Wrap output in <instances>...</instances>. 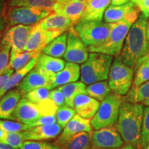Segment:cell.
<instances>
[{"label": "cell", "instance_id": "6da1fadb", "mask_svg": "<svg viewBox=\"0 0 149 149\" xmlns=\"http://www.w3.org/2000/svg\"><path fill=\"white\" fill-rule=\"evenodd\" d=\"M147 19L143 13L139 16L130 27L121 51L120 56L124 64L133 68L149 52Z\"/></svg>", "mask_w": 149, "mask_h": 149}, {"label": "cell", "instance_id": "7a4b0ae2", "mask_svg": "<svg viewBox=\"0 0 149 149\" xmlns=\"http://www.w3.org/2000/svg\"><path fill=\"white\" fill-rule=\"evenodd\" d=\"M144 108L141 103L124 100L120 110L115 127L126 144L138 148Z\"/></svg>", "mask_w": 149, "mask_h": 149}, {"label": "cell", "instance_id": "3957f363", "mask_svg": "<svg viewBox=\"0 0 149 149\" xmlns=\"http://www.w3.org/2000/svg\"><path fill=\"white\" fill-rule=\"evenodd\" d=\"M113 56L90 53L88 58L81 66L80 79L85 84L104 81L109 78Z\"/></svg>", "mask_w": 149, "mask_h": 149}, {"label": "cell", "instance_id": "277c9868", "mask_svg": "<svg viewBox=\"0 0 149 149\" xmlns=\"http://www.w3.org/2000/svg\"><path fill=\"white\" fill-rule=\"evenodd\" d=\"M125 97L115 93H111L102 100L98 111L91 119V124L94 129L114 126L118 119L121 106Z\"/></svg>", "mask_w": 149, "mask_h": 149}, {"label": "cell", "instance_id": "5b68a950", "mask_svg": "<svg viewBox=\"0 0 149 149\" xmlns=\"http://www.w3.org/2000/svg\"><path fill=\"white\" fill-rule=\"evenodd\" d=\"M133 24L126 21L113 23L111 33L103 43L88 47L90 53H100L112 56L120 55L128 31Z\"/></svg>", "mask_w": 149, "mask_h": 149}, {"label": "cell", "instance_id": "8992f818", "mask_svg": "<svg viewBox=\"0 0 149 149\" xmlns=\"http://www.w3.org/2000/svg\"><path fill=\"white\" fill-rule=\"evenodd\" d=\"M113 24L102 21H79L73 29L87 47L103 43L111 33Z\"/></svg>", "mask_w": 149, "mask_h": 149}, {"label": "cell", "instance_id": "52a82bcc", "mask_svg": "<svg viewBox=\"0 0 149 149\" xmlns=\"http://www.w3.org/2000/svg\"><path fill=\"white\" fill-rule=\"evenodd\" d=\"M134 71L122 60L120 55L112 62L109 74V85L113 93L121 95L127 94L133 86Z\"/></svg>", "mask_w": 149, "mask_h": 149}, {"label": "cell", "instance_id": "ba28073f", "mask_svg": "<svg viewBox=\"0 0 149 149\" xmlns=\"http://www.w3.org/2000/svg\"><path fill=\"white\" fill-rule=\"evenodd\" d=\"M53 12L51 9L39 7H11L6 19L10 27L18 24L31 26L39 23Z\"/></svg>", "mask_w": 149, "mask_h": 149}, {"label": "cell", "instance_id": "9c48e42d", "mask_svg": "<svg viewBox=\"0 0 149 149\" xmlns=\"http://www.w3.org/2000/svg\"><path fill=\"white\" fill-rule=\"evenodd\" d=\"M88 47L78 36L72 27L68 32L67 46L64 59L68 62L74 64H84L88 58Z\"/></svg>", "mask_w": 149, "mask_h": 149}, {"label": "cell", "instance_id": "30bf717a", "mask_svg": "<svg viewBox=\"0 0 149 149\" xmlns=\"http://www.w3.org/2000/svg\"><path fill=\"white\" fill-rule=\"evenodd\" d=\"M33 26L34 25L18 24L10 27V29L6 31L2 40L10 46V54L24 51Z\"/></svg>", "mask_w": 149, "mask_h": 149}, {"label": "cell", "instance_id": "8fae6325", "mask_svg": "<svg viewBox=\"0 0 149 149\" xmlns=\"http://www.w3.org/2000/svg\"><path fill=\"white\" fill-rule=\"evenodd\" d=\"M64 33V31H62L44 30L41 29L37 24H35L24 51L42 52L43 49L51 41Z\"/></svg>", "mask_w": 149, "mask_h": 149}, {"label": "cell", "instance_id": "7c38bea8", "mask_svg": "<svg viewBox=\"0 0 149 149\" xmlns=\"http://www.w3.org/2000/svg\"><path fill=\"white\" fill-rule=\"evenodd\" d=\"M122 136L115 126H109L93 131V146L97 148H117L124 144Z\"/></svg>", "mask_w": 149, "mask_h": 149}, {"label": "cell", "instance_id": "4fadbf2b", "mask_svg": "<svg viewBox=\"0 0 149 149\" xmlns=\"http://www.w3.org/2000/svg\"><path fill=\"white\" fill-rule=\"evenodd\" d=\"M42 116L43 113L39 105L23 97L14 110L11 120L31 125Z\"/></svg>", "mask_w": 149, "mask_h": 149}, {"label": "cell", "instance_id": "5bb4252c", "mask_svg": "<svg viewBox=\"0 0 149 149\" xmlns=\"http://www.w3.org/2000/svg\"><path fill=\"white\" fill-rule=\"evenodd\" d=\"M51 77L35 67L28 72L17 88L25 95L30 91L39 88L44 87L51 90Z\"/></svg>", "mask_w": 149, "mask_h": 149}, {"label": "cell", "instance_id": "9a60e30c", "mask_svg": "<svg viewBox=\"0 0 149 149\" xmlns=\"http://www.w3.org/2000/svg\"><path fill=\"white\" fill-rule=\"evenodd\" d=\"M91 120V119L84 118L78 114H76L64 128L63 131L56 141V144L62 147L76 134L84 131L93 132Z\"/></svg>", "mask_w": 149, "mask_h": 149}, {"label": "cell", "instance_id": "2e32d148", "mask_svg": "<svg viewBox=\"0 0 149 149\" xmlns=\"http://www.w3.org/2000/svg\"><path fill=\"white\" fill-rule=\"evenodd\" d=\"M86 2L77 0H58L54 5L53 11L70 19L74 25L81 19Z\"/></svg>", "mask_w": 149, "mask_h": 149}, {"label": "cell", "instance_id": "e0dca14e", "mask_svg": "<svg viewBox=\"0 0 149 149\" xmlns=\"http://www.w3.org/2000/svg\"><path fill=\"white\" fill-rule=\"evenodd\" d=\"M58 123L48 125L33 126L22 132L24 140L43 141L56 138L62 131Z\"/></svg>", "mask_w": 149, "mask_h": 149}, {"label": "cell", "instance_id": "ac0fdd59", "mask_svg": "<svg viewBox=\"0 0 149 149\" xmlns=\"http://www.w3.org/2000/svg\"><path fill=\"white\" fill-rule=\"evenodd\" d=\"M80 74L81 67L79 64L71 62L66 63L64 68L51 78V90L67 84L75 82L80 78Z\"/></svg>", "mask_w": 149, "mask_h": 149}, {"label": "cell", "instance_id": "d6986e66", "mask_svg": "<svg viewBox=\"0 0 149 149\" xmlns=\"http://www.w3.org/2000/svg\"><path fill=\"white\" fill-rule=\"evenodd\" d=\"M100 105V101L87 94L79 95L73 101V109L75 110L76 113L86 119H91L94 117Z\"/></svg>", "mask_w": 149, "mask_h": 149}, {"label": "cell", "instance_id": "ffe728a7", "mask_svg": "<svg viewBox=\"0 0 149 149\" xmlns=\"http://www.w3.org/2000/svg\"><path fill=\"white\" fill-rule=\"evenodd\" d=\"M65 64L66 63L64 59L52 57L42 52L38 56L35 67L52 78L53 75L64 68Z\"/></svg>", "mask_w": 149, "mask_h": 149}, {"label": "cell", "instance_id": "44dd1931", "mask_svg": "<svg viewBox=\"0 0 149 149\" xmlns=\"http://www.w3.org/2000/svg\"><path fill=\"white\" fill-rule=\"evenodd\" d=\"M111 3V0H90L79 21H102L104 12Z\"/></svg>", "mask_w": 149, "mask_h": 149}, {"label": "cell", "instance_id": "7402d4cb", "mask_svg": "<svg viewBox=\"0 0 149 149\" xmlns=\"http://www.w3.org/2000/svg\"><path fill=\"white\" fill-rule=\"evenodd\" d=\"M41 29L53 31H62L66 32L74 26V24L70 19L56 13H52L37 23Z\"/></svg>", "mask_w": 149, "mask_h": 149}, {"label": "cell", "instance_id": "603a6c76", "mask_svg": "<svg viewBox=\"0 0 149 149\" xmlns=\"http://www.w3.org/2000/svg\"><path fill=\"white\" fill-rule=\"evenodd\" d=\"M22 93L17 88L10 90L0 99V119L11 120L14 110L21 100Z\"/></svg>", "mask_w": 149, "mask_h": 149}, {"label": "cell", "instance_id": "cb8c5ba5", "mask_svg": "<svg viewBox=\"0 0 149 149\" xmlns=\"http://www.w3.org/2000/svg\"><path fill=\"white\" fill-rule=\"evenodd\" d=\"M38 56H37V57H35L31 59V61H30L26 66L23 67L21 69L15 70L11 74V75L7 79V81H6L3 88H1V91H0V99L6 93H8L10 90H12L14 87L17 86L20 84V82L22 81V79H24V77L26 75L28 72L31 71L33 68H35L37 64V59H38Z\"/></svg>", "mask_w": 149, "mask_h": 149}, {"label": "cell", "instance_id": "d4e9b609", "mask_svg": "<svg viewBox=\"0 0 149 149\" xmlns=\"http://www.w3.org/2000/svg\"><path fill=\"white\" fill-rule=\"evenodd\" d=\"M136 6L132 1L122 5L109 6L104 14V19L107 23H117L125 19L126 15Z\"/></svg>", "mask_w": 149, "mask_h": 149}, {"label": "cell", "instance_id": "484cf974", "mask_svg": "<svg viewBox=\"0 0 149 149\" xmlns=\"http://www.w3.org/2000/svg\"><path fill=\"white\" fill-rule=\"evenodd\" d=\"M58 88L64 94L66 105L72 108H73V101L76 97L81 94H86V86L81 81L67 84Z\"/></svg>", "mask_w": 149, "mask_h": 149}, {"label": "cell", "instance_id": "4316f807", "mask_svg": "<svg viewBox=\"0 0 149 149\" xmlns=\"http://www.w3.org/2000/svg\"><path fill=\"white\" fill-rule=\"evenodd\" d=\"M67 37H68V33L65 32L60 35L51 41L43 49L42 52L52 57H59V58L64 57L67 46Z\"/></svg>", "mask_w": 149, "mask_h": 149}, {"label": "cell", "instance_id": "83f0119b", "mask_svg": "<svg viewBox=\"0 0 149 149\" xmlns=\"http://www.w3.org/2000/svg\"><path fill=\"white\" fill-rule=\"evenodd\" d=\"M93 132H81L73 137L65 144L62 148L64 149H90L92 144Z\"/></svg>", "mask_w": 149, "mask_h": 149}, {"label": "cell", "instance_id": "f1b7e54d", "mask_svg": "<svg viewBox=\"0 0 149 149\" xmlns=\"http://www.w3.org/2000/svg\"><path fill=\"white\" fill-rule=\"evenodd\" d=\"M42 52L24 51L22 53L10 54L9 66L14 70L21 69L29 64L32 59L38 56Z\"/></svg>", "mask_w": 149, "mask_h": 149}, {"label": "cell", "instance_id": "f546056e", "mask_svg": "<svg viewBox=\"0 0 149 149\" xmlns=\"http://www.w3.org/2000/svg\"><path fill=\"white\" fill-rule=\"evenodd\" d=\"M126 95V101L132 103H144L149 100V80L139 86H132Z\"/></svg>", "mask_w": 149, "mask_h": 149}, {"label": "cell", "instance_id": "4dcf8cb0", "mask_svg": "<svg viewBox=\"0 0 149 149\" xmlns=\"http://www.w3.org/2000/svg\"><path fill=\"white\" fill-rule=\"evenodd\" d=\"M109 82L106 80L97 81L86 86V94L98 101H102L111 93Z\"/></svg>", "mask_w": 149, "mask_h": 149}, {"label": "cell", "instance_id": "1f68e13d", "mask_svg": "<svg viewBox=\"0 0 149 149\" xmlns=\"http://www.w3.org/2000/svg\"><path fill=\"white\" fill-rule=\"evenodd\" d=\"M135 74L132 86L137 87L149 80V59H143L135 68Z\"/></svg>", "mask_w": 149, "mask_h": 149}, {"label": "cell", "instance_id": "d6a6232c", "mask_svg": "<svg viewBox=\"0 0 149 149\" xmlns=\"http://www.w3.org/2000/svg\"><path fill=\"white\" fill-rule=\"evenodd\" d=\"M57 0H10V7H39L51 9L53 8Z\"/></svg>", "mask_w": 149, "mask_h": 149}, {"label": "cell", "instance_id": "836d02e7", "mask_svg": "<svg viewBox=\"0 0 149 149\" xmlns=\"http://www.w3.org/2000/svg\"><path fill=\"white\" fill-rule=\"evenodd\" d=\"M149 145V106L144 108L138 149H145Z\"/></svg>", "mask_w": 149, "mask_h": 149}, {"label": "cell", "instance_id": "e575fe53", "mask_svg": "<svg viewBox=\"0 0 149 149\" xmlns=\"http://www.w3.org/2000/svg\"><path fill=\"white\" fill-rule=\"evenodd\" d=\"M76 115V111L73 108L68 107L66 104L59 107L55 113L57 122L64 128L68 122Z\"/></svg>", "mask_w": 149, "mask_h": 149}, {"label": "cell", "instance_id": "d590c367", "mask_svg": "<svg viewBox=\"0 0 149 149\" xmlns=\"http://www.w3.org/2000/svg\"><path fill=\"white\" fill-rule=\"evenodd\" d=\"M11 47L3 40L0 43V75L8 69L10 61Z\"/></svg>", "mask_w": 149, "mask_h": 149}, {"label": "cell", "instance_id": "8d00e7d4", "mask_svg": "<svg viewBox=\"0 0 149 149\" xmlns=\"http://www.w3.org/2000/svg\"><path fill=\"white\" fill-rule=\"evenodd\" d=\"M50 89L48 88H39L33 90L26 94L24 97L31 102L36 104H42L49 98Z\"/></svg>", "mask_w": 149, "mask_h": 149}, {"label": "cell", "instance_id": "74e56055", "mask_svg": "<svg viewBox=\"0 0 149 149\" xmlns=\"http://www.w3.org/2000/svg\"><path fill=\"white\" fill-rule=\"evenodd\" d=\"M19 149H64L57 144H51L46 141L25 140Z\"/></svg>", "mask_w": 149, "mask_h": 149}, {"label": "cell", "instance_id": "f35d334b", "mask_svg": "<svg viewBox=\"0 0 149 149\" xmlns=\"http://www.w3.org/2000/svg\"><path fill=\"white\" fill-rule=\"evenodd\" d=\"M0 128L4 130L6 133H15L22 132L31 127L28 124H22L19 122L0 120Z\"/></svg>", "mask_w": 149, "mask_h": 149}, {"label": "cell", "instance_id": "ab89813d", "mask_svg": "<svg viewBox=\"0 0 149 149\" xmlns=\"http://www.w3.org/2000/svg\"><path fill=\"white\" fill-rule=\"evenodd\" d=\"M24 140L22 132L15 133H6V135L3 142L10 145L16 148H20Z\"/></svg>", "mask_w": 149, "mask_h": 149}, {"label": "cell", "instance_id": "60d3db41", "mask_svg": "<svg viewBox=\"0 0 149 149\" xmlns=\"http://www.w3.org/2000/svg\"><path fill=\"white\" fill-rule=\"evenodd\" d=\"M49 99L58 108L66 104L64 94L59 90V88L50 91Z\"/></svg>", "mask_w": 149, "mask_h": 149}, {"label": "cell", "instance_id": "b9f144b4", "mask_svg": "<svg viewBox=\"0 0 149 149\" xmlns=\"http://www.w3.org/2000/svg\"><path fill=\"white\" fill-rule=\"evenodd\" d=\"M57 122V118H56L55 115H43L40 117L39 120L31 124L30 127H33V126H42V125H48V124H53Z\"/></svg>", "mask_w": 149, "mask_h": 149}, {"label": "cell", "instance_id": "7bdbcfd3", "mask_svg": "<svg viewBox=\"0 0 149 149\" xmlns=\"http://www.w3.org/2000/svg\"><path fill=\"white\" fill-rule=\"evenodd\" d=\"M142 13L146 17H149V0H140L137 4Z\"/></svg>", "mask_w": 149, "mask_h": 149}, {"label": "cell", "instance_id": "ee69618b", "mask_svg": "<svg viewBox=\"0 0 149 149\" xmlns=\"http://www.w3.org/2000/svg\"><path fill=\"white\" fill-rule=\"evenodd\" d=\"M14 71L15 70L13 69V68H11L10 66H8V69L6 70L2 74L0 75V91H1V88H3L6 81H7V79H8L9 77L11 75V74H12Z\"/></svg>", "mask_w": 149, "mask_h": 149}, {"label": "cell", "instance_id": "f6af8a7d", "mask_svg": "<svg viewBox=\"0 0 149 149\" xmlns=\"http://www.w3.org/2000/svg\"><path fill=\"white\" fill-rule=\"evenodd\" d=\"M90 149H136L132 145L126 144L124 146H122L120 147H117V148H97V147H91Z\"/></svg>", "mask_w": 149, "mask_h": 149}, {"label": "cell", "instance_id": "bcb514c9", "mask_svg": "<svg viewBox=\"0 0 149 149\" xmlns=\"http://www.w3.org/2000/svg\"><path fill=\"white\" fill-rule=\"evenodd\" d=\"M6 25H7L6 19L0 15V37H1V35H2L3 31L4 30L5 27L6 26Z\"/></svg>", "mask_w": 149, "mask_h": 149}, {"label": "cell", "instance_id": "7dc6e473", "mask_svg": "<svg viewBox=\"0 0 149 149\" xmlns=\"http://www.w3.org/2000/svg\"><path fill=\"white\" fill-rule=\"evenodd\" d=\"M131 0H111V4L113 5H122L126 3Z\"/></svg>", "mask_w": 149, "mask_h": 149}, {"label": "cell", "instance_id": "c3c4849f", "mask_svg": "<svg viewBox=\"0 0 149 149\" xmlns=\"http://www.w3.org/2000/svg\"><path fill=\"white\" fill-rule=\"evenodd\" d=\"M0 149H19V148H14V147L6 144L4 142H1V141H0Z\"/></svg>", "mask_w": 149, "mask_h": 149}, {"label": "cell", "instance_id": "681fc988", "mask_svg": "<svg viewBox=\"0 0 149 149\" xmlns=\"http://www.w3.org/2000/svg\"><path fill=\"white\" fill-rule=\"evenodd\" d=\"M5 135H6V132L0 128V141L3 142V139H4Z\"/></svg>", "mask_w": 149, "mask_h": 149}, {"label": "cell", "instance_id": "f907efd6", "mask_svg": "<svg viewBox=\"0 0 149 149\" xmlns=\"http://www.w3.org/2000/svg\"><path fill=\"white\" fill-rule=\"evenodd\" d=\"M5 6V0H0V15L3 10Z\"/></svg>", "mask_w": 149, "mask_h": 149}, {"label": "cell", "instance_id": "816d5d0a", "mask_svg": "<svg viewBox=\"0 0 149 149\" xmlns=\"http://www.w3.org/2000/svg\"><path fill=\"white\" fill-rule=\"evenodd\" d=\"M147 34H148V40H149V19L147 21Z\"/></svg>", "mask_w": 149, "mask_h": 149}, {"label": "cell", "instance_id": "f5cc1de1", "mask_svg": "<svg viewBox=\"0 0 149 149\" xmlns=\"http://www.w3.org/2000/svg\"><path fill=\"white\" fill-rule=\"evenodd\" d=\"M144 104V105H146V106H149V100H148L147 101L145 102Z\"/></svg>", "mask_w": 149, "mask_h": 149}, {"label": "cell", "instance_id": "db71d44e", "mask_svg": "<svg viewBox=\"0 0 149 149\" xmlns=\"http://www.w3.org/2000/svg\"><path fill=\"white\" fill-rule=\"evenodd\" d=\"M77 1H84V2H88V1H90V0H77Z\"/></svg>", "mask_w": 149, "mask_h": 149}, {"label": "cell", "instance_id": "11a10c76", "mask_svg": "<svg viewBox=\"0 0 149 149\" xmlns=\"http://www.w3.org/2000/svg\"><path fill=\"white\" fill-rule=\"evenodd\" d=\"M145 149H149V145H148V146H147V147H146V148H145Z\"/></svg>", "mask_w": 149, "mask_h": 149}, {"label": "cell", "instance_id": "9f6ffc18", "mask_svg": "<svg viewBox=\"0 0 149 149\" xmlns=\"http://www.w3.org/2000/svg\"><path fill=\"white\" fill-rule=\"evenodd\" d=\"M57 1H58V0H57Z\"/></svg>", "mask_w": 149, "mask_h": 149}]
</instances>
